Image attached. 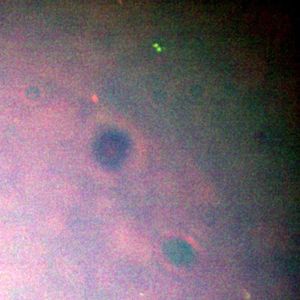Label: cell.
<instances>
[{"mask_svg": "<svg viewBox=\"0 0 300 300\" xmlns=\"http://www.w3.org/2000/svg\"><path fill=\"white\" fill-rule=\"evenodd\" d=\"M165 253L171 261L182 266H189L194 260L190 246L181 240L170 241L165 245Z\"/></svg>", "mask_w": 300, "mask_h": 300, "instance_id": "1", "label": "cell"}]
</instances>
